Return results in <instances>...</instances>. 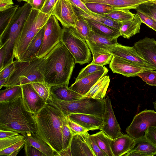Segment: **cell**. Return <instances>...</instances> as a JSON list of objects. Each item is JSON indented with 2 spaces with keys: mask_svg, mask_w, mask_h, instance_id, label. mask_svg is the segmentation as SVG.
<instances>
[{
  "mask_svg": "<svg viewBox=\"0 0 156 156\" xmlns=\"http://www.w3.org/2000/svg\"><path fill=\"white\" fill-rule=\"evenodd\" d=\"M75 64L73 56L61 41L42 58L38 68L45 83L50 87H68Z\"/></svg>",
  "mask_w": 156,
  "mask_h": 156,
  "instance_id": "6da1fadb",
  "label": "cell"
},
{
  "mask_svg": "<svg viewBox=\"0 0 156 156\" xmlns=\"http://www.w3.org/2000/svg\"><path fill=\"white\" fill-rule=\"evenodd\" d=\"M33 115L37 134L51 147L56 156L63 149L62 131L66 117L51 103L46 104L40 111Z\"/></svg>",
  "mask_w": 156,
  "mask_h": 156,
  "instance_id": "7a4b0ae2",
  "label": "cell"
},
{
  "mask_svg": "<svg viewBox=\"0 0 156 156\" xmlns=\"http://www.w3.org/2000/svg\"><path fill=\"white\" fill-rule=\"evenodd\" d=\"M0 129L22 135L37 133L33 114L26 108L22 95L10 101L0 102Z\"/></svg>",
  "mask_w": 156,
  "mask_h": 156,
  "instance_id": "3957f363",
  "label": "cell"
},
{
  "mask_svg": "<svg viewBox=\"0 0 156 156\" xmlns=\"http://www.w3.org/2000/svg\"><path fill=\"white\" fill-rule=\"evenodd\" d=\"M32 9L27 2L19 6L9 25L0 35V47H4L5 51L4 65L13 61L14 50L16 42Z\"/></svg>",
  "mask_w": 156,
  "mask_h": 156,
  "instance_id": "277c9868",
  "label": "cell"
},
{
  "mask_svg": "<svg viewBox=\"0 0 156 156\" xmlns=\"http://www.w3.org/2000/svg\"><path fill=\"white\" fill-rule=\"evenodd\" d=\"M51 15L32 9L16 42L13 57L19 60L32 39L45 25Z\"/></svg>",
  "mask_w": 156,
  "mask_h": 156,
  "instance_id": "5b68a950",
  "label": "cell"
},
{
  "mask_svg": "<svg viewBox=\"0 0 156 156\" xmlns=\"http://www.w3.org/2000/svg\"><path fill=\"white\" fill-rule=\"evenodd\" d=\"M42 58L36 57L26 61H14V69L3 87L7 88L33 82H45L38 68Z\"/></svg>",
  "mask_w": 156,
  "mask_h": 156,
  "instance_id": "8992f818",
  "label": "cell"
},
{
  "mask_svg": "<svg viewBox=\"0 0 156 156\" xmlns=\"http://www.w3.org/2000/svg\"><path fill=\"white\" fill-rule=\"evenodd\" d=\"M52 98L51 103L58 108L65 117L73 113H79L92 115L103 118L105 110V99L85 98L67 101Z\"/></svg>",
  "mask_w": 156,
  "mask_h": 156,
  "instance_id": "52a82bcc",
  "label": "cell"
},
{
  "mask_svg": "<svg viewBox=\"0 0 156 156\" xmlns=\"http://www.w3.org/2000/svg\"><path fill=\"white\" fill-rule=\"evenodd\" d=\"M61 41L75 58L76 63L82 65L91 60L90 49L83 37L74 27L62 26Z\"/></svg>",
  "mask_w": 156,
  "mask_h": 156,
  "instance_id": "ba28073f",
  "label": "cell"
},
{
  "mask_svg": "<svg viewBox=\"0 0 156 156\" xmlns=\"http://www.w3.org/2000/svg\"><path fill=\"white\" fill-rule=\"evenodd\" d=\"M63 32L57 19L54 15H51L45 25L44 38L38 58H44L61 41Z\"/></svg>",
  "mask_w": 156,
  "mask_h": 156,
  "instance_id": "9c48e42d",
  "label": "cell"
},
{
  "mask_svg": "<svg viewBox=\"0 0 156 156\" xmlns=\"http://www.w3.org/2000/svg\"><path fill=\"white\" fill-rule=\"evenodd\" d=\"M156 126V112L146 109L136 115L126 129L127 133L135 140L144 136L149 128Z\"/></svg>",
  "mask_w": 156,
  "mask_h": 156,
  "instance_id": "30bf717a",
  "label": "cell"
},
{
  "mask_svg": "<svg viewBox=\"0 0 156 156\" xmlns=\"http://www.w3.org/2000/svg\"><path fill=\"white\" fill-rule=\"evenodd\" d=\"M106 49L113 55L124 59L137 66L155 70L143 58L133 46H125L118 43L107 46Z\"/></svg>",
  "mask_w": 156,
  "mask_h": 156,
  "instance_id": "8fae6325",
  "label": "cell"
},
{
  "mask_svg": "<svg viewBox=\"0 0 156 156\" xmlns=\"http://www.w3.org/2000/svg\"><path fill=\"white\" fill-rule=\"evenodd\" d=\"M105 109L103 117V123L100 128L109 138L114 139L122 134L112 107L111 101L107 96L105 99Z\"/></svg>",
  "mask_w": 156,
  "mask_h": 156,
  "instance_id": "7c38bea8",
  "label": "cell"
},
{
  "mask_svg": "<svg viewBox=\"0 0 156 156\" xmlns=\"http://www.w3.org/2000/svg\"><path fill=\"white\" fill-rule=\"evenodd\" d=\"M52 14L62 26L66 27H74L78 19V15L69 0H58Z\"/></svg>",
  "mask_w": 156,
  "mask_h": 156,
  "instance_id": "4fadbf2b",
  "label": "cell"
},
{
  "mask_svg": "<svg viewBox=\"0 0 156 156\" xmlns=\"http://www.w3.org/2000/svg\"><path fill=\"white\" fill-rule=\"evenodd\" d=\"M109 67L113 73L127 77L137 76L140 73L151 69L137 66L121 57L113 55Z\"/></svg>",
  "mask_w": 156,
  "mask_h": 156,
  "instance_id": "5bb4252c",
  "label": "cell"
},
{
  "mask_svg": "<svg viewBox=\"0 0 156 156\" xmlns=\"http://www.w3.org/2000/svg\"><path fill=\"white\" fill-rule=\"evenodd\" d=\"M21 86L23 101L26 108L33 114L37 113L46 103L30 83L23 85Z\"/></svg>",
  "mask_w": 156,
  "mask_h": 156,
  "instance_id": "9a60e30c",
  "label": "cell"
},
{
  "mask_svg": "<svg viewBox=\"0 0 156 156\" xmlns=\"http://www.w3.org/2000/svg\"><path fill=\"white\" fill-rule=\"evenodd\" d=\"M135 49L146 61L156 70V41L145 37L134 44Z\"/></svg>",
  "mask_w": 156,
  "mask_h": 156,
  "instance_id": "2e32d148",
  "label": "cell"
},
{
  "mask_svg": "<svg viewBox=\"0 0 156 156\" xmlns=\"http://www.w3.org/2000/svg\"><path fill=\"white\" fill-rule=\"evenodd\" d=\"M108 71V69L105 67L104 69L97 71L75 81L69 88L75 92L84 95L99 80L107 74Z\"/></svg>",
  "mask_w": 156,
  "mask_h": 156,
  "instance_id": "e0dca14e",
  "label": "cell"
},
{
  "mask_svg": "<svg viewBox=\"0 0 156 156\" xmlns=\"http://www.w3.org/2000/svg\"><path fill=\"white\" fill-rule=\"evenodd\" d=\"M87 133L73 136L69 146L72 156H95L87 140Z\"/></svg>",
  "mask_w": 156,
  "mask_h": 156,
  "instance_id": "ac0fdd59",
  "label": "cell"
},
{
  "mask_svg": "<svg viewBox=\"0 0 156 156\" xmlns=\"http://www.w3.org/2000/svg\"><path fill=\"white\" fill-rule=\"evenodd\" d=\"M66 117L89 130L99 129L103 123V118L90 114L73 113Z\"/></svg>",
  "mask_w": 156,
  "mask_h": 156,
  "instance_id": "d6986e66",
  "label": "cell"
},
{
  "mask_svg": "<svg viewBox=\"0 0 156 156\" xmlns=\"http://www.w3.org/2000/svg\"><path fill=\"white\" fill-rule=\"evenodd\" d=\"M135 140L128 134H123L119 137L112 139L111 150L113 156H124L134 147Z\"/></svg>",
  "mask_w": 156,
  "mask_h": 156,
  "instance_id": "ffe728a7",
  "label": "cell"
},
{
  "mask_svg": "<svg viewBox=\"0 0 156 156\" xmlns=\"http://www.w3.org/2000/svg\"><path fill=\"white\" fill-rule=\"evenodd\" d=\"M117 37H108L101 35L90 30L88 38L86 41L92 53L100 48L106 49L108 46L117 44Z\"/></svg>",
  "mask_w": 156,
  "mask_h": 156,
  "instance_id": "44dd1931",
  "label": "cell"
},
{
  "mask_svg": "<svg viewBox=\"0 0 156 156\" xmlns=\"http://www.w3.org/2000/svg\"><path fill=\"white\" fill-rule=\"evenodd\" d=\"M135 140L134 147L126 154V156H154L156 155V145L144 136Z\"/></svg>",
  "mask_w": 156,
  "mask_h": 156,
  "instance_id": "7402d4cb",
  "label": "cell"
},
{
  "mask_svg": "<svg viewBox=\"0 0 156 156\" xmlns=\"http://www.w3.org/2000/svg\"><path fill=\"white\" fill-rule=\"evenodd\" d=\"M84 3H99L111 5L115 9H135L140 5L154 0H81Z\"/></svg>",
  "mask_w": 156,
  "mask_h": 156,
  "instance_id": "603a6c76",
  "label": "cell"
},
{
  "mask_svg": "<svg viewBox=\"0 0 156 156\" xmlns=\"http://www.w3.org/2000/svg\"><path fill=\"white\" fill-rule=\"evenodd\" d=\"M50 91L52 98L63 101L78 100L83 96L63 85L51 86Z\"/></svg>",
  "mask_w": 156,
  "mask_h": 156,
  "instance_id": "cb8c5ba5",
  "label": "cell"
},
{
  "mask_svg": "<svg viewBox=\"0 0 156 156\" xmlns=\"http://www.w3.org/2000/svg\"><path fill=\"white\" fill-rule=\"evenodd\" d=\"M73 6L78 16L83 19L102 23L119 30L121 23L114 21L102 15L95 13L92 12L87 13L77 7Z\"/></svg>",
  "mask_w": 156,
  "mask_h": 156,
  "instance_id": "d4e9b609",
  "label": "cell"
},
{
  "mask_svg": "<svg viewBox=\"0 0 156 156\" xmlns=\"http://www.w3.org/2000/svg\"><path fill=\"white\" fill-rule=\"evenodd\" d=\"M23 135L25 139V144L34 146L46 156H56V154L53 149L37 133H29Z\"/></svg>",
  "mask_w": 156,
  "mask_h": 156,
  "instance_id": "484cf974",
  "label": "cell"
},
{
  "mask_svg": "<svg viewBox=\"0 0 156 156\" xmlns=\"http://www.w3.org/2000/svg\"><path fill=\"white\" fill-rule=\"evenodd\" d=\"M44 30L45 25L32 39L19 60L26 61L37 57L38 52L42 44Z\"/></svg>",
  "mask_w": 156,
  "mask_h": 156,
  "instance_id": "4316f807",
  "label": "cell"
},
{
  "mask_svg": "<svg viewBox=\"0 0 156 156\" xmlns=\"http://www.w3.org/2000/svg\"><path fill=\"white\" fill-rule=\"evenodd\" d=\"M110 79L109 76L105 75L99 80L82 98H90L103 99L106 94Z\"/></svg>",
  "mask_w": 156,
  "mask_h": 156,
  "instance_id": "83f0119b",
  "label": "cell"
},
{
  "mask_svg": "<svg viewBox=\"0 0 156 156\" xmlns=\"http://www.w3.org/2000/svg\"><path fill=\"white\" fill-rule=\"evenodd\" d=\"M121 23L119 30L121 36L124 38L129 39L140 33L142 22L140 17L136 13L131 19Z\"/></svg>",
  "mask_w": 156,
  "mask_h": 156,
  "instance_id": "f1b7e54d",
  "label": "cell"
},
{
  "mask_svg": "<svg viewBox=\"0 0 156 156\" xmlns=\"http://www.w3.org/2000/svg\"><path fill=\"white\" fill-rule=\"evenodd\" d=\"M87 21L90 30L98 34L111 37L118 38L121 36L119 30L97 22Z\"/></svg>",
  "mask_w": 156,
  "mask_h": 156,
  "instance_id": "f546056e",
  "label": "cell"
},
{
  "mask_svg": "<svg viewBox=\"0 0 156 156\" xmlns=\"http://www.w3.org/2000/svg\"><path fill=\"white\" fill-rule=\"evenodd\" d=\"M91 135L100 149L107 156H113L111 147V139L102 130Z\"/></svg>",
  "mask_w": 156,
  "mask_h": 156,
  "instance_id": "4dcf8cb0",
  "label": "cell"
},
{
  "mask_svg": "<svg viewBox=\"0 0 156 156\" xmlns=\"http://www.w3.org/2000/svg\"><path fill=\"white\" fill-rule=\"evenodd\" d=\"M92 53L93 60L91 63L102 66L109 64L113 56L107 49L104 48H100Z\"/></svg>",
  "mask_w": 156,
  "mask_h": 156,
  "instance_id": "1f68e13d",
  "label": "cell"
},
{
  "mask_svg": "<svg viewBox=\"0 0 156 156\" xmlns=\"http://www.w3.org/2000/svg\"><path fill=\"white\" fill-rule=\"evenodd\" d=\"M30 85L46 103L52 102V97L50 91V87L45 82H33Z\"/></svg>",
  "mask_w": 156,
  "mask_h": 156,
  "instance_id": "d6a6232c",
  "label": "cell"
},
{
  "mask_svg": "<svg viewBox=\"0 0 156 156\" xmlns=\"http://www.w3.org/2000/svg\"><path fill=\"white\" fill-rule=\"evenodd\" d=\"M21 95H22L21 85L6 88L0 91V102L10 101Z\"/></svg>",
  "mask_w": 156,
  "mask_h": 156,
  "instance_id": "836d02e7",
  "label": "cell"
},
{
  "mask_svg": "<svg viewBox=\"0 0 156 156\" xmlns=\"http://www.w3.org/2000/svg\"><path fill=\"white\" fill-rule=\"evenodd\" d=\"M135 14L127 9H115L103 16L116 21L122 23L132 19Z\"/></svg>",
  "mask_w": 156,
  "mask_h": 156,
  "instance_id": "e575fe53",
  "label": "cell"
},
{
  "mask_svg": "<svg viewBox=\"0 0 156 156\" xmlns=\"http://www.w3.org/2000/svg\"><path fill=\"white\" fill-rule=\"evenodd\" d=\"M19 5H14L0 13V33L1 35L6 28L16 13Z\"/></svg>",
  "mask_w": 156,
  "mask_h": 156,
  "instance_id": "d590c367",
  "label": "cell"
},
{
  "mask_svg": "<svg viewBox=\"0 0 156 156\" xmlns=\"http://www.w3.org/2000/svg\"><path fill=\"white\" fill-rule=\"evenodd\" d=\"M85 4L91 12L97 14L103 15L107 14L115 9L111 5L101 3L89 2Z\"/></svg>",
  "mask_w": 156,
  "mask_h": 156,
  "instance_id": "8d00e7d4",
  "label": "cell"
},
{
  "mask_svg": "<svg viewBox=\"0 0 156 156\" xmlns=\"http://www.w3.org/2000/svg\"><path fill=\"white\" fill-rule=\"evenodd\" d=\"M25 143L24 138L10 146L0 151V155L16 156L23 147Z\"/></svg>",
  "mask_w": 156,
  "mask_h": 156,
  "instance_id": "74e56055",
  "label": "cell"
},
{
  "mask_svg": "<svg viewBox=\"0 0 156 156\" xmlns=\"http://www.w3.org/2000/svg\"><path fill=\"white\" fill-rule=\"evenodd\" d=\"M78 16V19L74 27L86 41L89 36L90 29L87 21Z\"/></svg>",
  "mask_w": 156,
  "mask_h": 156,
  "instance_id": "f35d334b",
  "label": "cell"
},
{
  "mask_svg": "<svg viewBox=\"0 0 156 156\" xmlns=\"http://www.w3.org/2000/svg\"><path fill=\"white\" fill-rule=\"evenodd\" d=\"M105 67L104 66L98 65L91 63L81 70L76 78L75 81H77L97 71L104 69Z\"/></svg>",
  "mask_w": 156,
  "mask_h": 156,
  "instance_id": "ab89813d",
  "label": "cell"
},
{
  "mask_svg": "<svg viewBox=\"0 0 156 156\" xmlns=\"http://www.w3.org/2000/svg\"><path fill=\"white\" fill-rule=\"evenodd\" d=\"M62 133L63 149H64L69 146L73 136L68 125L66 117L63 122Z\"/></svg>",
  "mask_w": 156,
  "mask_h": 156,
  "instance_id": "60d3db41",
  "label": "cell"
},
{
  "mask_svg": "<svg viewBox=\"0 0 156 156\" xmlns=\"http://www.w3.org/2000/svg\"><path fill=\"white\" fill-rule=\"evenodd\" d=\"M135 10L147 14L156 21V4L153 1L140 5Z\"/></svg>",
  "mask_w": 156,
  "mask_h": 156,
  "instance_id": "b9f144b4",
  "label": "cell"
},
{
  "mask_svg": "<svg viewBox=\"0 0 156 156\" xmlns=\"http://www.w3.org/2000/svg\"><path fill=\"white\" fill-rule=\"evenodd\" d=\"M137 76L147 84L156 86V71L150 69L144 71L139 73Z\"/></svg>",
  "mask_w": 156,
  "mask_h": 156,
  "instance_id": "7bdbcfd3",
  "label": "cell"
},
{
  "mask_svg": "<svg viewBox=\"0 0 156 156\" xmlns=\"http://www.w3.org/2000/svg\"><path fill=\"white\" fill-rule=\"evenodd\" d=\"M24 138V137L23 135L18 134L0 139V151L10 146Z\"/></svg>",
  "mask_w": 156,
  "mask_h": 156,
  "instance_id": "ee69618b",
  "label": "cell"
},
{
  "mask_svg": "<svg viewBox=\"0 0 156 156\" xmlns=\"http://www.w3.org/2000/svg\"><path fill=\"white\" fill-rule=\"evenodd\" d=\"M142 22L156 32V21L147 14L139 11L136 10Z\"/></svg>",
  "mask_w": 156,
  "mask_h": 156,
  "instance_id": "f6af8a7d",
  "label": "cell"
},
{
  "mask_svg": "<svg viewBox=\"0 0 156 156\" xmlns=\"http://www.w3.org/2000/svg\"><path fill=\"white\" fill-rule=\"evenodd\" d=\"M66 118L69 127L73 136L84 133L89 131L87 129L69 120L67 118Z\"/></svg>",
  "mask_w": 156,
  "mask_h": 156,
  "instance_id": "bcb514c9",
  "label": "cell"
},
{
  "mask_svg": "<svg viewBox=\"0 0 156 156\" xmlns=\"http://www.w3.org/2000/svg\"><path fill=\"white\" fill-rule=\"evenodd\" d=\"M87 139L90 146L95 156H107L98 147L91 135L87 132Z\"/></svg>",
  "mask_w": 156,
  "mask_h": 156,
  "instance_id": "7dc6e473",
  "label": "cell"
},
{
  "mask_svg": "<svg viewBox=\"0 0 156 156\" xmlns=\"http://www.w3.org/2000/svg\"><path fill=\"white\" fill-rule=\"evenodd\" d=\"M14 67L13 61L0 70V79L7 80L13 71Z\"/></svg>",
  "mask_w": 156,
  "mask_h": 156,
  "instance_id": "c3c4849f",
  "label": "cell"
},
{
  "mask_svg": "<svg viewBox=\"0 0 156 156\" xmlns=\"http://www.w3.org/2000/svg\"><path fill=\"white\" fill-rule=\"evenodd\" d=\"M58 0H45L44 5L41 12L51 15L54 7Z\"/></svg>",
  "mask_w": 156,
  "mask_h": 156,
  "instance_id": "681fc988",
  "label": "cell"
},
{
  "mask_svg": "<svg viewBox=\"0 0 156 156\" xmlns=\"http://www.w3.org/2000/svg\"><path fill=\"white\" fill-rule=\"evenodd\" d=\"M25 155L26 156H46L40 150L33 146L24 144Z\"/></svg>",
  "mask_w": 156,
  "mask_h": 156,
  "instance_id": "f907efd6",
  "label": "cell"
},
{
  "mask_svg": "<svg viewBox=\"0 0 156 156\" xmlns=\"http://www.w3.org/2000/svg\"><path fill=\"white\" fill-rule=\"evenodd\" d=\"M144 136L156 145V126L148 128L145 133Z\"/></svg>",
  "mask_w": 156,
  "mask_h": 156,
  "instance_id": "816d5d0a",
  "label": "cell"
},
{
  "mask_svg": "<svg viewBox=\"0 0 156 156\" xmlns=\"http://www.w3.org/2000/svg\"><path fill=\"white\" fill-rule=\"evenodd\" d=\"M71 4L73 6L77 7L87 13L91 12L89 10L85 4L81 0H69Z\"/></svg>",
  "mask_w": 156,
  "mask_h": 156,
  "instance_id": "f5cc1de1",
  "label": "cell"
},
{
  "mask_svg": "<svg viewBox=\"0 0 156 156\" xmlns=\"http://www.w3.org/2000/svg\"><path fill=\"white\" fill-rule=\"evenodd\" d=\"M45 0H29V3L32 9L41 11L45 2Z\"/></svg>",
  "mask_w": 156,
  "mask_h": 156,
  "instance_id": "db71d44e",
  "label": "cell"
},
{
  "mask_svg": "<svg viewBox=\"0 0 156 156\" xmlns=\"http://www.w3.org/2000/svg\"><path fill=\"white\" fill-rule=\"evenodd\" d=\"M13 4L12 0H0V12L10 8Z\"/></svg>",
  "mask_w": 156,
  "mask_h": 156,
  "instance_id": "11a10c76",
  "label": "cell"
},
{
  "mask_svg": "<svg viewBox=\"0 0 156 156\" xmlns=\"http://www.w3.org/2000/svg\"><path fill=\"white\" fill-rule=\"evenodd\" d=\"M19 134V133L12 131L0 129V139L8 137Z\"/></svg>",
  "mask_w": 156,
  "mask_h": 156,
  "instance_id": "9f6ffc18",
  "label": "cell"
},
{
  "mask_svg": "<svg viewBox=\"0 0 156 156\" xmlns=\"http://www.w3.org/2000/svg\"><path fill=\"white\" fill-rule=\"evenodd\" d=\"M5 51L4 47H0V69L3 67L5 59Z\"/></svg>",
  "mask_w": 156,
  "mask_h": 156,
  "instance_id": "6f0895ef",
  "label": "cell"
},
{
  "mask_svg": "<svg viewBox=\"0 0 156 156\" xmlns=\"http://www.w3.org/2000/svg\"><path fill=\"white\" fill-rule=\"evenodd\" d=\"M72 156L70 146L67 148L62 150L61 151L59 152L57 154L56 156Z\"/></svg>",
  "mask_w": 156,
  "mask_h": 156,
  "instance_id": "680465c9",
  "label": "cell"
},
{
  "mask_svg": "<svg viewBox=\"0 0 156 156\" xmlns=\"http://www.w3.org/2000/svg\"><path fill=\"white\" fill-rule=\"evenodd\" d=\"M7 80L4 79H0V89L3 87L4 85L6 83Z\"/></svg>",
  "mask_w": 156,
  "mask_h": 156,
  "instance_id": "91938a15",
  "label": "cell"
},
{
  "mask_svg": "<svg viewBox=\"0 0 156 156\" xmlns=\"http://www.w3.org/2000/svg\"><path fill=\"white\" fill-rule=\"evenodd\" d=\"M153 104L154 105V109L156 111V101L154 102H153Z\"/></svg>",
  "mask_w": 156,
  "mask_h": 156,
  "instance_id": "94428289",
  "label": "cell"
},
{
  "mask_svg": "<svg viewBox=\"0 0 156 156\" xmlns=\"http://www.w3.org/2000/svg\"><path fill=\"white\" fill-rule=\"evenodd\" d=\"M17 0L19 1H23L26 2H27L28 3H29V0Z\"/></svg>",
  "mask_w": 156,
  "mask_h": 156,
  "instance_id": "6125c7cd",
  "label": "cell"
},
{
  "mask_svg": "<svg viewBox=\"0 0 156 156\" xmlns=\"http://www.w3.org/2000/svg\"><path fill=\"white\" fill-rule=\"evenodd\" d=\"M153 2L156 4V0H154Z\"/></svg>",
  "mask_w": 156,
  "mask_h": 156,
  "instance_id": "be15d7a7",
  "label": "cell"
}]
</instances>
